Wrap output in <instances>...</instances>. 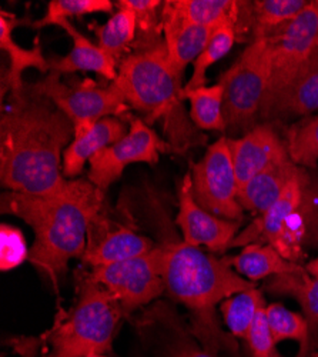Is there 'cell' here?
<instances>
[{
  "mask_svg": "<svg viewBox=\"0 0 318 357\" xmlns=\"http://www.w3.org/2000/svg\"><path fill=\"white\" fill-rule=\"evenodd\" d=\"M73 136V122L33 83L9 93L0 114L2 186L33 196L59 193L69 181L63 153Z\"/></svg>",
  "mask_w": 318,
  "mask_h": 357,
  "instance_id": "6da1fadb",
  "label": "cell"
},
{
  "mask_svg": "<svg viewBox=\"0 0 318 357\" xmlns=\"http://www.w3.org/2000/svg\"><path fill=\"white\" fill-rule=\"evenodd\" d=\"M0 203L3 215L22 219L32 227L35 242L29 261L57 289L69 263L81 259L89 226L106 204V193L88 177H77L69 178L59 193L47 196L6 190Z\"/></svg>",
  "mask_w": 318,
  "mask_h": 357,
  "instance_id": "7a4b0ae2",
  "label": "cell"
},
{
  "mask_svg": "<svg viewBox=\"0 0 318 357\" xmlns=\"http://www.w3.org/2000/svg\"><path fill=\"white\" fill-rule=\"evenodd\" d=\"M156 246L166 293L171 302L180 303L189 312L194 337L213 353L236 351V337L221 329L216 306L257 287L255 283L240 276L225 257L218 259L175 236H163Z\"/></svg>",
  "mask_w": 318,
  "mask_h": 357,
  "instance_id": "3957f363",
  "label": "cell"
},
{
  "mask_svg": "<svg viewBox=\"0 0 318 357\" xmlns=\"http://www.w3.org/2000/svg\"><path fill=\"white\" fill-rule=\"evenodd\" d=\"M113 83L148 125L163 122L173 152L183 155L193 146L205 144L206 136L197 130L183 107L184 86L170 62L164 40L152 49L129 53Z\"/></svg>",
  "mask_w": 318,
  "mask_h": 357,
  "instance_id": "277c9868",
  "label": "cell"
},
{
  "mask_svg": "<svg viewBox=\"0 0 318 357\" xmlns=\"http://www.w3.org/2000/svg\"><path fill=\"white\" fill-rule=\"evenodd\" d=\"M74 278V305L57 316L46 333L49 349L42 357H86L113 350L114 337L125 317L119 301L83 267L76 271Z\"/></svg>",
  "mask_w": 318,
  "mask_h": 357,
  "instance_id": "5b68a950",
  "label": "cell"
},
{
  "mask_svg": "<svg viewBox=\"0 0 318 357\" xmlns=\"http://www.w3.org/2000/svg\"><path fill=\"white\" fill-rule=\"evenodd\" d=\"M270 80V54L266 39L248 43L237 62L225 70L218 83L224 89V121L228 139H237L260 122Z\"/></svg>",
  "mask_w": 318,
  "mask_h": 357,
  "instance_id": "8992f818",
  "label": "cell"
},
{
  "mask_svg": "<svg viewBox=\"0 0 318 357\" xmlns=\"http://www.w3.org/2000/svg\"><path fill=\"white\" fill-rule=\"evenodd\" d=\"M193 195L207 212L227 220L243 222L239 183L227 136L212 143L205 156L191 166Z\"/></svg>",
  "mask_w": 318,
  "mask_h": 357,
  "instance_id": "52a82bcc",
  "label": "cell"
},
{
  "mask_svg": "<svg viewBox=\"0 0 318 357\" xmlns=\"http://www.w3.org/2000/svg\"><path fill=\"white\" fill-rule=\"evenodd\" d=\"M39 92L53 100L73 125L80 122H99L100 119L116 116L129 121L132 109L114 83L102 86L92 79L69 84L54 72L33 83Z\"/></svg>",
  "mask_w": 318,
  "mask_h": 357,
  "instance_id": "ba28073f",
  "label": "cell"
},
{
  "mask_svg": "<svg viewBox=\"0 0 318 357\" xmlns=\"http://www.w3.org/2000/svg\"><path fill=\"white\" fill-rule=\"evenodd\" d=\"M89 275L119 301L125 316L150 306L166 293L157 246L141 256L95 267L89 271Z\"/></svg>",
  "mask_w": 318,
  "mask_h": 357,
  "instance_id": "9c48e42d",
  "label": "cell"
},
{
  "mask_svg": "<svg viewBox=\"0 0 318 357\" xmlns=\"http://www.w3.org/2000/svg\"><path fill=\"white\" fill-rule=\"evenodd\" d=\"M173 152L150 125L140 117L129 119V132L120 140L106 147L89 162L88 178L103 193L119 181L125 169L133 163L156 165L160 155Z\"/></svg>",
  "mask_w": 318,
  "mask_h": 357,
  "instance_id": "30bf717a",
  "label": "cell"
},
{
  "mask_svg": "<svg viewBox=\"0 0 318 357\" xmlns=\"http://www.w3.org/2000/svg\"><path fill=\"white\" fill-rule=\"evenodd\" d=\"M263 39V38H262ZM270 54V80L266 99L277 93L307 61L318 43V2L266 38Z\"/></svg>",
  "mask_w": 318,
  "mask_h": 357,
  "instance_id": "8fae6325",
  "label": "cell"
},
{
  "mask_svg": "<svg viewBox=\"0 0 318 357\" xmlns=\"http://www.w3.org/2000/svg\"><path fill=\"white\" fill-rule=\"evenodd\" d=\"M136 331L153 357H218L201 346L177 307L157 301L134 320Z\"/></svg>",
  "mask_w": 318,
  "mask_h": 357,
  "instance_id": "7c38bea8",
  "label": "cell"
},
{
  "mask_svg": "<svg viewBox=\"0 0 318 357\" xmlns=\"http://www.w3.org/2000/svg\"><path fill=\"white\" fill-rule=\"evenodd\" d=\"M154 246L156 242L140 234L132 223H123L111 218L106 202L89 226L88 243L81 256V263L84 267L95 269L149 253Z\"/></svg>",
  "mask_w": 318,
  "mask_h": 357,
  "instance_id": "4fadbf2b",
  "label": "cell"
},
{
  "mask_svg": "<svg viewBox=\"0 0 318 357\" xmlns=\"http://www.w3.org/2000/svg\"><path fill=\"white\" fill-rule=\"evenodd\" d=\"M318 112V49L308 56L283 89L262 106L260 122L273 123L281 130L300 119Z\"/></svg>",
  "mask_w": 318,
  "mask_h": 357,
  "instance_id": "5bb4252c",
  "label": "cell"
},
{
  "mask_svg": "<svg viewBox=\"0 0 318 357\" xmlns=\"http://www.w3.org/2000/svg\"><path fill=\"white\" fill-rule=\"evenodd\" d=\"M176 225L183 241L191 246H205L214 253L227 250L239 234L240 222L221 219L201 207L194 195L191 174L187 173L179 186V212Z\"/></svg>",
  "mask_w": 318,
  "mask_h": 357,
  "instance_id": "9a60e30c",
  "label": "cell"
},
{
  "mask_svg": "<svg viewBox=\"0 0 318 357\" xmlns=\"http://www.w3.org/2000/svg\"><path fill=\"white\" fill-rule=\"evenodd\" d=\"M228 144L239 189L263 170L292 159L283 130L273 123H258L241 137L228 139Z\"/></svg>",
  "mask_w": 318,
  "mask_h": 357,
  "instance_id": "2e32d148",
  "label": "cell"
},
{
  "mask_svg": "<svg viewBox=\"0 0 318 357\" xmlns=\"http://www.w3.org/2000/svg\"><path fill=\"white\" fill-rule=\"evenodd\" d=\"M182 19L193 24L218 29L231 26L240 40L250 38V5L241 0H168Z\"/></svg>",
  "mask_w": 318,
  "mask_h": 357,
  "instance_id": "e0dca14e",
  "label": "cell"
},
{
  "mask_svg": "<svg viewBox=\"0 0 318 357\" xmlns=\"http://www.w3.org/2000/svg\"><path fill=\"white\" fill-rule=\"evenodd\" d=\"M216 29L193 24L182 19L168 0L161 8V32L170 62L175 70L183 77L186 68L200 56L207 46Z\"/></svg>",
  "mask_w": 318,
  "mask_h": 357,
  "instance_id": "ac0fdd59",
  "label": "cell"
},
{
  "mask_svg": "<svg viewBox=\"0 0 318 357\" xmlns=\"http://www.w3.org/2000/svg\"><path fill=\"white\" fill-rule=\"evenodd\" d=\"M59 27L72 38L73 46L66 56H49L50 72L61 76L76 72H93L111 83L118 79L119 65L99 45L81 35L72 22H63Z\"/></svg>",
  "mask_w": 318,
  "mask_h": 357,
  "instance_id": "d6986e66",
  "label": "cell"
},
{
  "mask_svg": "<svg viewBox=\"0 0 318 357\" xmlns=\"http://www.w3.org/2000/svg\"><path fill=\"white\" fill-rule=\"evenodd\" d=\"M19 20L2 10L0 13V47L9 56V69L2 79L3 99L13 92H19L24 86L23 73L27 69H36L40 73H50L49 59L43 54V47L39 40L35 42L32 49L22 47L13 38V31Z\"/></svg>",
  "mask_w": 318,
  "mask_h": 357,
  "instance_id": "ffe728a7",
  "label": "cell"
},
{
  "mask_svg": "<svg viewBox=\"0 0 318 357\" xmlns=\"http://www.w3.org/2000/svg\"><path fill=\"white\" fill-rule=\"evenodd\" d=\"M129 132V121L122 117H104L83 136L73 137L63 153V174L66 178H77L86 163L97 153L120 140Z\"/></svg>",
  "mask_w": 318,
  "mask_h": 357,
  "instance_id": "44dd1931",
  "label": "cell"
},
{
  "mask_svg": "<svg viewBox=\"0 0 318 357\" xmlns=\"http://www.w3.org/2000/svg\"><path fill=\"white\" fill-rule=\"evenodd\" d=\"M264 289L277 296H292L300 303L310 326L311 349L318 339V257L310 260L301 271L273 276Z\"/></svg>",
  "mask_w": 318,
  "mask_h": 357,
  "instance_id": "7402d4cb",
  "label": "cell"
},
{
  "mask_svg": "<svg viewBox=\"0 0 318 357\" xmlns=\"http://www.w3.org/2000/svg\"><path fill=\"white\" fill-rule=\"evenodd\" d=\"M299 170L300 166L290 159L254 176L251 181L239 189V202L243 209L255 213L257 216L267 212L281 197Z\"/></svg>",
  "mask_w": 318,
  "mask_h": 357,
  "instance_id": "603a6c76",
  "label": "cell"
},
{
  "mask_svg": "<svg viewBox=\"0 0 318 357\" xmlns=\"http://www.w3.org/2000/svg\"><path fill=\"white\" fill-rule=\"evenodd\" d=\"M225 260L240 276L254 283L278 275L294 273L304 267L287 260L276 248L260 243L247 245L237 256L225 257Z\"/></svg>",
  "mask_w": 318,
  "mask_h": 357,
  "instance_id": "cb8c5ba5",
  "label": "cell"
},
{
  "mask_svg": "<svg viewBox=\"0 0 318 357\" xmlns=\"http://www.w3.org/2000/svg\"><path fill=\"white\" fill-rule=\"evenodd\" d=\"M116 5H118V10L104 24L95 27V35L97 45L116 63L120 65L127 56V52L133 49L137 33V20L133 10L127 8L122 0Z\"/></svg>",
  "mask_w": 318,
  "mask_h": 357,
  "instance_id": "d4e9b609",
  "label": "cell"
},
{
  "mask_svg": "<svg viewBox=\"0 0 318 357\" xmlns=\"http://www.w3.org/2000/svg\"><path fill=\"white\" fill-rule=\"evenodd\" d=\"M312 0H255L250 5V42L266 38L303 13ZM248 42V43H250Z\"/></svg>",
  "mask_w": 318,
  "mask_h": 357,
  "instance_id": "484cf974",
  "label": "cell"
},
{
  "mask_svg": "<svg viewBox=\"0 0 318 357\" xmlns=\"http://www.w3.org/2000/svg\"><path fill=\"white\" fill-rule=\"evenodd\" d=\"M266 306L263 290L254 287L221 302L220 312L230 335L246 342L258 313L266 309Z\"/></svg>",
  "mask_w": 318,
  "mask_h": 357,
  "instance_id": "4316f807",
  "label": "cell"
},
{
  "mask_svg": "<svg viewBox=\"0 0 318 357\" xmlns=\"http://www.w3.org/2000/svg\"><path fill=\"white\" fill-rule=\"evenodd\" d=\"M182 96L190 103V119L197 129L225 132L224 89L220 83L183 91Z\"/></svg>",
  "mask_w": 318,
  "mask_h": 357,
  "instance_id": "83f0119b",
  "label": "cell"
},
{
  "mask_svg": "<svg viewBox=\"0 0 318 357\" xmlns=\"http://www.w3.org/2000/svg\"><path fill=\"white\" fill-rule=\"evenodd\" d=\"M266 319L276 344L284 340H294L300 346L297 357H308L311 350L310 326L304 314L287 309L280 303H271L266 307Z\"/></svg>",
  "mask_w": 318,
  "mask_h": 357,
  "instance_id": "f1b7e54d",
  "label": "cell"
},
{
  "mask_svg": "<svg viewBox=\"0 0 318 357\" xmlns=\"http://www.w3.org/2000/svg\"><path fill=\"white\" fill-rule=\"evenodd\" d=\"M288 155L304 169L317 170L318 166V113L300 119L283 129Z\"/></svg>",
  "mask_w": 318,
  "mask_h": 357,
  "instance_id": "f546056e",
  "label": "cell"
},
{
  "mask_svg": "<svg viewBox=\"0 0 318 357\" xmlns=\"http://www.w3.org/2000/svg\"><path fill=\"white\" fill-rule=\"evenodd\" d=\"M236 40H239L234 27L223 26L218 27L212 35L207 46L200 53L193 63V75L187 84H184L183 91H193V89L207 86V70L216 65L218 61L231 50Z\"/></svg>",
  "mask_w": 318,
  "mask_h": 357,
  "instance_id": "4dcf8cb0",
  "label": "cell"
},
{
  "mask_svg": "<svg viewBox=\"0 0 318 357\" xmlns=\"http://www.w3.org/2000/svg\"><path fill=\"white\" fill-rule=\"evenodd\" d=\"M133 10L137 20V33L133 43L134 52L148 50L159 45L161 39V12L160 0H122Z\"/></svg>",
  "mask_w": 318,
  "mask_h": 357,
  "instance_id": "1f68e13d",
  "label": "cell"
},
{
  "mask_svg": "<svg viewBox=\"0 0 318 357\" xmlns=\"http://www.w3.org/2000/svg\"><path fill=\"white\" fill-rule=\"evenodd\" d=\"M114 3L110 0H51L45 16L33 23L35 29L61 26L72 17H83L95 13H113Z\"/></svg>",
  "mask_w": 318,
  "mask_h": 357,
  "instance_id": "d6a6232c",
  "label": "cell"
},
{
  "mask_svg": "<svg viewBox=\"0 0 318 357\" xmlns=\"http://www.w3.org/2000/svg\"><path fill=\"white\" fill-rule=\"evenodd\" d=\"M0 269L2 272H9L19 267L24 260H29L31 249H27V243L23 233L8 223H3L0 227Z\"/></svg>",
  "mask_w": 318,
  "mask_h": 357,
  "instance_id": "836d02e7",
  "label": "cell"
},
{
  "mask_svg": "<svg viewBox=\"0 0 318 357\" xmlns=\"http://www.w3.org/2000/svg\"><path fill=\"white\" fill-rule=\"evenodd\" d=\"M246 343L251 357H284L277 350V344L271 337L266 319V309L258 313Z\"/></svg>",
  "mask_w": 318,
  "mask_h": 357,
  "instance_id": "e575fe53",
  "label": "cell"
},
{
  "mask_svg": "<svg viewBox=\"0 0 318 357\" xmlns=\"http://www.w3.org/2000/svg\"><path fill=\"white\" fill-rule=\"evenodd\" d=\"M86 357H107V356L106 354H100V353H93V354L86 356Z\"/></svg>",
  "mask_w": 318,
  "mask_h": 357,
  "instance_id": "d590c367",
  "label": "cell"
},
{
  "mask_svg": "<svg viewBox=\"0 0 318 357\" xmlns=\"http://www.w3.org/2000/svg\"><path fill=\"white\" fill-rule=\"evenodd\" d=\"M317 49H318V43H317Z\"/></svg>",
  "mask_w": 318,
  "mask_h": 357,
  "instance_id": "8d00e7d4",
  "label": "cell"
}]
</instances>
